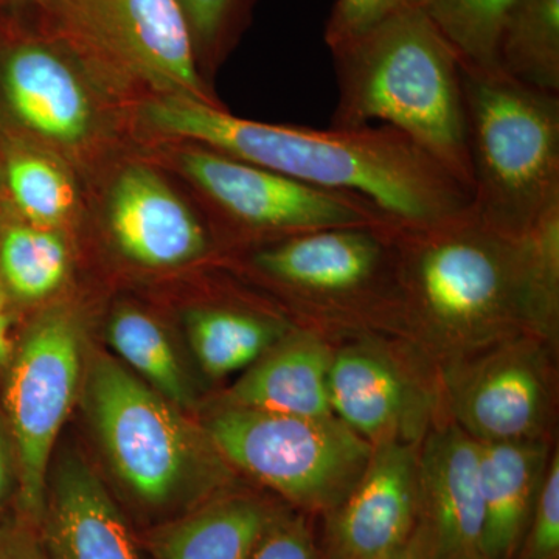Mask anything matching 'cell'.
I'll return each mask as SVG.
<instances>
[{
  "instance_id": "44dd1931",
  "label": "cell",
  "mask_w": 559,
  "mask_h": 559,
  "mask_svg": "<svg viewBox=\"0 0 559 559\" xmlns=\"http://www.w3.org/2000/svg\"><path fill=\"white\" fill-rule=\"evenodd\" d=\"M186 322L194 355L213 378L249 369L288 333L282 320L245 308H194Z\"/></svg>"
},
{
  "instance_id": "6da1fadb",
  "label": "cell",
  "mask_w": 559,
  "mask_h": 559,
  "mask_svg": "<svg viewBox=\"0 0 559 559\" xmlns=\"http://www.w3.org/2000/svg\"><path fill=\"white\" fill-rule=\"evenodd\" d=\"M399 316L432 340L487 347L554 334L559 310V210L525 235L473 210L433 226L392 224Z\"/></svg>"
},
{
  "instance_id": "83f0119b",
  "label": "cell",
  "mask_w": 559,
  "mask_h": 559,
  "mask_svg": "<svg viewBox=\"0 0 559 559\" xmlns=\"http://www.w3.org/2000/svg\"><path fill=\"white\" fill-rule=\"evenodd\" d=\"M514 559H559V457L551 454L543 488Z\"/></svg>"
},
{
  "instance_id": "d4e9b609",
  "label": "cell",
  "mask_w": 559,
  "mask_h": 559,
  "mask_svg": "<svg viewBox=\"0 0 559 559\" xmlns=\"http://www.w3.org/2000/svg\"><path fill=\"white\" fill-rule=\"evenodd\" d=\"M518 0H407L466 68L500 69L499 44Z\"/></svg>"
},
{
  "instance_id": "2e32d148",
  "label": "cell",
  "mask_w": 559,
  "mask_h": 559,
  "mask_svg": "<svg viewBox=\"0 0 559 559\" xmlns=\"http://www.w3.org/2000/svg\"><path fill=\"white\" fill-rule=\"evenodd\" d=\"M109 223L121 252L142 266H182L207 250L189 205L145 167L127 168L114 183Z\"/></svg>"
},
{
  "instance_id": "836d02e7",
  "label": "cell",
  "mask_w": 559,
  "mask_h": 559,
  "mask_svg": "<svg viewBox=\"0 0 559 559\" xmlns=\"http://www.w3.org/2000/svg\"><path fill=\"white\" fill-rule=\"evenodd\" d=\"M384 559H412V557H411L409 550H407V547H406V549L396 551V554L390 555V557L384 558Z\"/></svg>"
},
{
  "instance_id": "1f68e13d",
  "label": "cell",
  "mask_w": 559,
  "mask_h": 559,
  "mask_svg": "<svg viewBox=\"0 0 559 559\" xmlns=\"http://www.w3.org/2000/svg\"><path fill=\"white\" fill-rule=\"evenodd\" d=\"M16 460H14L9 430L0 415V518L5 516L11 496L16 499Z\"/></svg>"
},
{
  "instance_id": "9a60e30c",
  "label": "cell",
  "mask_w": 559,
  "mask_h": 559,
  "mask_svg": "<svg viewBox=\"0 0 559 559\" xmlns=\"http://www.w3.org/2000/svg\"><path fill=\"white\" fill-rule=\"evenodd\" d=\"M331 414L371 447L418 443L425 432V396L377 349L352 347L333 355Z\"/></svg>"
},
{
  "instance_id": "603a6c76",
  "label": "cell",
  "mask_w": 559,
  "mask_h": 559,
  "mask_svg": "<svg viewBox=\"0 0 559 559\" xmlns=\"http://www.w3.org/2000/svg\"><path fill=\"white\" fill-rule=\"evenodd\" d=\"M108 341L127 369L176 407L193 403L186 371L170 337L153 318L123 308L109 320Z\"/></svg>"
},
{
  "instance_id": "4fadbf2b",
  "label": "cell",
  "mask_w": 559,
  "mask_h": 559,
  "mask_svg": "<svg viewBox=\"0 0 559 559\" xmlns=\"http://www.w3.org/2000/svg\"><path fill=\"white\" fill-rule=\"evenodd\" d=\"M418 443L373 447L369 466L326 514V559H384L406 549L417 516Z\"/></svg>"
},
{
  "instance_id": "f546056e",
  "label": "cell",
  "mask_w": 559,
  "mask_h": 559,
  "mask_svg": "<svg viewBox=\"0 0 559 559\" xmlns=\"http://www.w3.org/2000/svg\"><path fill=\"white\" fill-rule=\"evenodd\" d=\"M407 7V0H336L326 22L330 50L359 38Z\"/></svg>"
},
{
  "instance_id": "8992f818",
  "label": "cell",
  "mask_w": 559,
  "mask_h": 559,
  "mask_svg": "<svg viewBox=\"0 0 559 559\" xmlns=\"http://www.w3.org/2000/svg\"><path fill=\"white\" fill-rule=\"evenodd\" d=\"M224 460L307 513L330 514L369 466L373 447L334 415L227 406L205 426Z\"/></svg>"
},
{
  "instance_id": "ba28073f",
  "label": "cell",
  "mask_w": 559,
  "mask_h": 559,
  "mask_svg": "<svg viewBox=\"0 0 559 559\" xmlns=\"http://www.w3.org/2000/svg\"><path fill=\"white\" fill-rule=\"evenodd\" d=\"M392 224L331 227L282 238L253 252L250 267L314 308L399 314Z\"/></svg>"
},
{
  "instance_id": "7a4b0ae2",
  "label": "cell",
  "mask_w": 559,
  "mask_h": 559,
  "mask_svg": "<svg viewBox=\"0 0 559 559\" xmlns=\"http://www.w3.org/2000/svg\"><path fill=\"white\" fill-rule=\"evenodd\" d=\"M151 127L190 139L319 189L377 205L403 226H433L471 209V191L415 145L384 127L312 130L231 116L219 106L164 95L145 109Z\"/></svg>"
},
{
  "instance_id": "e0dca14e",
  "label": "cell",
  "mask_w": 559,
  "mask_h": 559,
  "mask_svg": "<svg viewBox=\"0 0 559 559\" xmlns=\"http://www.w3.org/2000/svg\"><path fill=\"white\" fill-rule=\"evenodd\" d=\"M39 530L50 559H143L127 518L81 459L58 463Z\"/></svg>"
},
{
  "instance_id": "ac0fdd59",
  "label": "cell",
  "mask_w": 559,
  "mask_h": 559,
  "mask_svg": "<svg viewBox=\"0 0 559 559\" xmlns=\"http://www.w3.org/2000/svg\"><path fill=\"white\" fill-rule=\"evenodd\" d=\"M477 443L484 559H514L554 452L544 439Z\"/></svg>"
},
{
  "instance_id": "52a82bcc",
  "label": "cell",
  "mask_w": 559,
  "mask_h": 559,
  "mask_svg": "<svg viewBox=\"0 0 559 559\" xmlns=\"http://www.w3.org/2000/svg\"><path fill=\"white\" fill-rule=\"evenodd\" d=\"M83 326L64 307L43 312L13 349L3 382V421L16 460V511L40 525L51 451L83 374Z\"/></svg>"
},
{
  "instance_id": "ffe728a7",
  "label": "cell",
  "mask_w": 559,
  "mask_h": 559,
  "mask_svg": "<svg viewBox=\"0 0 559 559\" xmlns=\"http://www.w3.org/2000/svg\"><path fill=\"white\" fill-rule=\"evenodd\" d=\"M275 507L255 496L218 492L150 533L153 559H250Z\"/></svg>"
},
{
  "instance_id": "4dcf8cb0",
  "label": "cell",
  "mask_w": 559,
  "mask_h": 559,
  "mask_svg": "<svg viewBox=\"0 0 559 559\" xmlns=\"http://www.w3.org/2000/svg\"><path fill=\"white\" fill-rule=\"evenodd\" d=\"M0 559H50L38 525L16 510L0 518Z\"/></svg>"
},
{
  "instance_id": "cb8c5ba5",
  "label": "cell",
  "mask_w": 559,
  "mask_h": 559,
  "mask_svg": "<svg viewBox=\"0 0 559 559\" xmlns=\"http://www.w3.org/2000/svg\"><path fill=\"white\" fill-rule=\"evenodd\" d=\"M69 271V249L51 227L14 224L0 237V289L33 304L51 296Z\"/></svg>"
},
{
  "instance_id": "30bf717a",
  "label": "cell",
  "mask_w": 559,
  "mask_h": 559,
  "mask_svg": "<svg viewBox=\"0 0 559 559\" xmlns=\"http://www.w3.org/2000/svg\"><path fill=\"white\" fill-rule=\"evenodd\" d=\"M95 53L130 70L165 95L218 106L200 72L179 0H43Z\"/></svg>"
},
{
  "instance_id": "5b68a950",
  "label": "cell",
  "mask_w": 559,
  "mask_h": 559,
  "mask_svg": "<svg viewBox=\"0 0 559 559\" xmlns=\"http://www.w3.org/2000/svg\"><path fill=\"white\" fill-rule=\"evenodd\" d=\"M84 399L117 476L153 511L193 509L229 480L223 455L175 404L108 355L92 358Z\"/></svg>"
},
{
  "instance_id": "5bb4252c",
  "label": "cell",
  "mask_w": 559,
  "mask_h": 559,
  "mask_svg": "<svg viewBox=\"0 0 559 559\" xmlns=\"http://www.w3.org/2000/svg\"><path fill=\"white\" fill-rule=\"evenodd\" d=\"M7 36L0 39V90L11 114L40 138L83 142L94 110L68 43L24 32Z\"/></svg>"
},
{
  "instance_id": "484cf974",
  "label": "cell",
  "mask_w": 559,
  "mask_h": 559,
  "mask_svg": "<svg viewBox=\"0 0 559 559\" xmlns=\"http://www.w3.org/2000/svg\"><path fill=\"white\" fill-rule=\"evenodd\" d=\"M5 176L11 198L28 223L53 229L72 212V182L49 157L14 151L7 159Z\"/></svg>"
},
{
  "instance_id": "277c9868",
  "label": "cell",
  "mask_w": 559,
  "mask_h": 559,
  "mask_svg": "<svg viewBox=\"0 0 559 559\" xmlns=\"http://www.w3.org/2000/svg\"><path fill=\"white\" fill-rule=\"evenodd\" d=\"M477 218L525 235L559 210V95L462 64Z\"/></svg>"
},
{
  "instance_id": "d6986e66",
  "label": "cell",
  "mask_w": 559,
  "mask_h": 559,
  "mask_svg": "<svg viewBox=\"0 0 559 559\" xmlns=\"http://www.w3.org/2000/svg\"><path fill=\"white\" fill-rule=\"evenodd\" d=\"M333 353L311 331L286 333L227 395V406L274 414L323 417L331 414L329 374Z\"/></svg>"
},
{
  "instance_id": "7402d4cb",
  "label": "cell",
  "mask_w": 559,
  "mask_h": 559,
  "mask_svg": "<svg viewBox=\"0 0 559 559\" xmlns=\"http://www.w3.org/2000/svg\"><path fill=\"white\" fill-rule=\"evenodd\" d=\"M499 66L521 83L559 95V0H518L500 36Z\"/></svg>"
},
{
  "instance_id": "9c48e42d",
  "label": "cell",
  "mask_w": 559,
  "mask_h": 559,
  "mask_svg": "<svg viewBox=\"0 0 559 559\" xmlns=\"http://www.w3.org/2000/svg\"><path fill=\"white\" fill-rule=\"evenodd\" d=\"M180 167L223 218L248 234L282 240L331 227L392 223L364 198L319 189L207 146L186 151Z\"/></svg>"
},
{
  "instance_id": "f1b7e54d",
  "label": "cell",
  "mask_w": 559,
  "mask_h": 559,
  "mask_svg": "<svg viewBox=\"0 0 559 559\" xmlns=\"http://www.w3.org/2000/svg\"><path fill=\"white\" fill-rule=\"evenodd\" d=\"M250 559H326L307 518L297 511L275 510Z\"/></svg>"
},
{
  "instance_id": "8fae6325",
  "label": "cell",
  "mask_w": 559,
  "mask_h": 559,
  "mask_svg": "<svg viewBox=\"0 0 559 559\" xmlns=\"http://www.w3.org/2000/svg\"><path fill=\"white\" fill-rule=\"evenodd\" d=\"M417 479L412 559H484L477 440L455 423L432 430L418 447Z\"/></svg>"
},
{
  "instance_id": "7c38bea8",
  "label": "cell",
  "mask_w": 559,
  "mask_h": 559,
  "mask_svg": "<svg viewBox=\"0 0 559 559\" xmlns=\"http://www.w3.org/2000/svg\"><path fill=\"white\" fill-rule=\"evenodd\" d=\"M452 385L460 428L477 441L544 439L551 388L540 337L499 342Z\"/></svg>"
},
{
  "instance_id": "d6a6232c",
  "label": "cell",
  "mask_w": 559,
  "mask_h": 559,
  "mask_svg": "<svg viewBox=\"0 0 559 559\" xmlns=\"http://www.w3.org/2000/svg\"><path fill=\"white\" fill-rule=\"evenodd\" d=\"M14 345L10 340V316L7 312V296L0 289V369L9 366Z\"/></svg>"
},
{
  "instance_id": "4316f807",
  "label": "cell",
  "mask_w": 559,
  "mask_h": 559,
  "mask_svg": "<svg viewBox=\"0 0 559 559\" xmlns=\"http://www.w3.org/2000/svg\"><path fill=\"white\" fill-rule=\"evenodd\" d=\"M187 21L198 61L215 60L229 49L248 21L252 0H179Z\"/></svg>"
},
{
  "instance_id": "3957f363",
  "label": "cell",
  "mask_w": 559,
  "mask_h": 559,
  "mask_svg": "<svg viewBox=\"0 0 559 559\" xmlns=\"http://www.w3.org/2000/svg\"><path fill=\"white\" fill-rule=\"evenodd\" d=\"M330 51L337 80L331 128L403 132L471 191L462 62L421 13L404 7Z\"/></svg>"
}]
</instances>
